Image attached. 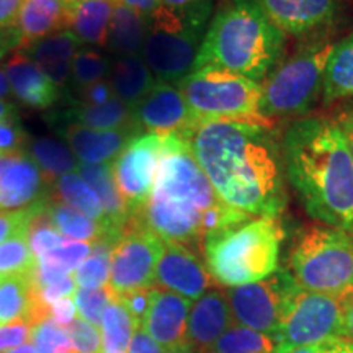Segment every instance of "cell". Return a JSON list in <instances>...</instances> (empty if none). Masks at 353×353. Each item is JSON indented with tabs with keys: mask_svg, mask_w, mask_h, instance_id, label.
<instances>
[{
	"mask_svg": "<svg viewBox=\"0 0 353 353\" xmlns=\"http://www.w3.org/2000/svg\"><path fill=\"white\" fill-rule=\"evenodd\" d=\"M350 97H353V33L335 44L322 82V100L325 105Z\"/></svg>",
	"mask_w": 353,
	"mask_h": 353,
	"instance_id": "30",
	"label": "cell"
},
{
	"mask_svg": "<svg viewBox=\"0 0 353 353\" xmlns=\"http://www.w3.org/2000/svg\"><path fill=\"white\" fill-rule=\"evenodd\" d=\"M164 353H196V352L193 350V348L190 347L187 342H185V343H180V345H176V347L167 348Z\"/></svg>",
	"mask_w": 353,
	"mask_h": 353,
	"instance_id": "58",
	"label": "cell"
},
{
	"mask_svg": "<svg viewBox=\"0 0 353 353\" xmlns=\"http://www.w3.org/2000/svg\"><path fill=\"white\" fill-rule=\"evenodd\" d=\"M128 353H164V348L159 345L151 335L145 334L143 327H139L132 337Z\"/></svg>",
	"mask_w": 353,
	"mask_h": 353,
	"instance_id": "50",
	"label": "cell"
},
{
	"mask_svg": "<svg viewBox=\"0 0 353 353\" xmlns=\"http://www.w3.org/2000/svg\"><path fill=\"white\" fill-rule=\"evenodd\" d=\"M118 0H72L69 30L81 43L107 46L110 21Z\"/></svg>",
	"mask_w": 353,
	"mask_h": 353,
	"instance_id": "26",
	"label": "cell"
},
{
	"mask_svg": "<svg viewBox=\"0 0 353 353\" xmlns=\"http://www.w3.org/2000/svg\"><path fill=\"white\" fill-rule=\"evenodd\" d=\"M342 307H343V330L345 337L353 341V290L341 294Z\"/></svg>",
	"mask_w": 353,
	"mask_h": 353,
	"instance_id": "53",
	"label": "cell"
},
{
	"mask_svg": "<svg viewBox=\"0 0 353 353\" xmlns=\"http://www.w3.org/2000/svg\"><path fill=\"white\" fill-rule=\"evenodd\" d=\"M44 203L43 205H39L37 211H34L33 218L30 221V226H28L30 247H32L34 257L37 259L50 254L51 250H54L56 247H59L65 241L63 234L57 231V228L51 223V219L48 218V214L44 213Z\"/></svg>",
	"mask_w": 353,
	"mask_h": 353,
	"instance_id": "39",
	"label": "cell"
},
{
	"mask_svg": "<svg viewBox=\"0 0 353 353\" xmlns=\"http://www.w3.org/2000/svg\"><path fill=\"white\" fill-rule=\"evenodd\" d=\"M290 273L299 288L324 294L353 290V234L311 224L303 228L290 252Z\"/></svg>",
	"mask_w": 353,
	"mask_h": 353,
	"instance_id": "6",
	"label": "cell"
},
{
	"mask_svg": "<svg viewBox=\"0 0 353 353\" xmlns=\"http://www.w3.org/2000/svg\"><path fill=\"white\" fill-rule=\"evenodd\" d=\"M176 87L193 117L201 121L257 123L272 128L273 121L260 113V83L218 68L192 70Z\"/></svg>",
	"mask_w": 353,
	"mask_h": 353,
	"instance_id": "8",
	"label": "cell"
},
{
	"mask_svg": "<svg viewBox=\"0 0 353 353\" xmlns=\"http://www.w3.org/2000/svg\"><path fill=\"white\" fill-rule=\"evenodd\" d=\"M335 123H337L339 128H341L343 138H345L348 151H350V157L353 161V105L345 110H342V112L335 117Z\"/></svg>",
	"mask_w": 353,
	"mask_h": 353,
	"instance_id": "52",
	"label": "cell"
},
{
	"mask_svg": "<svg viewBox=\"0 0 353 353\" xmlns=\"http://www.w3.org/2000/svg\"><path fill=\"white\" fill-rule=\"evenodd\" d=\"M72 299L76 303L79 317H82L88 324L99 327L101 324V317H103L105 309L108 307V304L113 299H117V296H114L108 286H103V288L95 290L77 288L76 293L72 294Z\"/></svg>",
	"mask_w": 353,
	"mask_h": 353,
	"instance_id": "41",
	"label": "cell"
},
{
	"mask_svg": "<svg viewBox=\"0 0 353 353\" xmlns=\"http://www.w3.org/2000/svg\"><path fill=\"white\" fill-rule=\"evenodd\" d=\"M296 286L290 272L278 270L255 283L228 288L234 324L275 337Z\"/></svg>",
	"mask_w": 353,
	"mask_h": 353,
	"instance_id": "11",
	"label": "cell"
},
{
	"mask_svg": "<svg viewBox=\"0 0 353 353\" xmlns=\"http://www.w3.org/2000/svg\"><path fill=\"white\" fill-rule=\"evenodd\" d=\"M231 325H234V319L226 291L211 288L192 304L187 343L196 353H206Z\"/></svg>",
	"mask_w": 353,
	"mask_h": 353,
	"instance_id": "19",
	"label": "cell"
},
{
	"mask_svg": "<svg viewBox=\"0 0 353 353\" xmlns=\"http://www.w3.org/2000/svg\"><path fill=\"white\" fill-rule=\"evenodd\" d=\"M13 113H17L15 105L10 103V101L0 100V120H3V118L8 117V114H13Z\"/></svg>",
	"mask_w": 353,
	"mask_h": 353,
	"instance_id": "57",
	"label": "cell"
},
{
	"mask_svg": "<svg viewBox=\"0 0 353 353\" xmlns=\"http://www.w3.org/2000/svg\"><path fill=\"white\" fill-rule=\"evenodd\" d=\"M211 2L203 0L192 7L188 23L180 30H149L143 59L157 81L179 83L195 65L198 51L210 20Z\"/></svg>",
	"mask_w": 353,
	"mask_h": 353,
	"instance_id": "10",
	"label": "cell"
},
{
	"mask_svg": "<svg viewBox=\"0 0 353 353\" xmlns=\"http://www.w3.org/2000/svg\"><path fill=\"white\" fill-rule=\"evenodd\" d=\"M100 327L103 353H128L132 337L141 324L117 298L105 309Z\"/></svg>",
	"mask_w": 353,
	"mask_h": 353,
	"instance_id": "33",
	"label": "cell"
},
{
	"mask_svg": "<svg viewBox=\"0 0 353 353\" xmlns=\"http://www.w3.org/2000/svg\"><path fill=\"white\" fill-rule=\"evenodd\" d=\"M65 118H68L70 123H76V125L94 128V130L101 131H139L134 123L132 108L128 107L125 101H121L118 97H114L113 100H110L108 103L103 105L76 103L68 113H65Z\"/></svg>",
	"mask_w": 353,
	"mask_h": 353,
	"instance_id": "29",
	"label": "cell"
},
{
	"mask_svg": "<svg viewBox=\"0 0 353 353\" xmlns=\"http://www.w3.org/2000/svg\"><path fill=\"white\" fill-rule=\"evenodd\" d=\"M164 143L165 134L139 132L110 164L131 218L144 208L151 196Z\"/></svg>",
	"mask_w": 353,
	"mask_h": 353,
	"instance_id": "13",
	"label": "cell"
},
{
	"mask_svg": "<svg viewBox=\"0 0 353 353\" xmlns=\"http://www.w3.org/2000/svg\"><path fill=\"white\" fill-rule=\"evenodd\" d=\"M72 0H23L15 30L20 44L17 50H26L39 39L69 30Z\"/></svg>",
	"mask_w": 353,
	"mask_h": 353,
	"instance_id": "21",
	"label": "cell"
},
{
	"mask_svg": "<svg viewBox=\"0 0 353 353\" xmlns=\"http://www.w3.org/2000/svg\"><path fill=\"white\" fill-rule=\"evenodd\" d=\"M276 353H353V341L348 337H332L312 345L290 348Z\"/></svg>",
	"mask_w": 353,
	"mask_h": 353,
	"instance_id": "46",
	"label": "cell"
},
{
	"mask_svg": "<svg viewBox=\"0 0 353 353\" xmlns=\"http://www.w3.org/2000/svg\"><path fill=\"white\" fill-rule=\"evenodd\" d=\"M33 306L32 278L8 276L0 281V327L15 321H30Z\"/></svg>",
	"mask_w": 353,
	"mask_h": 353,
	"instance_id": "34",
	"label": "cell"
},
{
	"mask_svg": "<svg viewBox=\"0 0 353 353\" xmlns=\"http://www.w3.org/2000/svg\"><path fill=\"white\" fill-rule=\"evenodd\" d=\"M13 97L12 88H10V82H8L6 68L0 65V100H10Z\"/></svg>",
	"mask_w": 353,
	"mask_h": 353,
	"instance_id": "55",
	"label": "cell"
},
{
	"mask_svg": "<svg viewBox=\"0 0 353 353\" xmlns=\"http://www.w3.org/2000/svg\"><path fill=\"white\" fill-rule=\"evenodd\" d=\"M286 179L312 219L353 234V161L335 120L294 121L281 139Z\"/></svg>",
	"mask_w": 353,
	"mask_h": 353,
	"instance_id": "3",
	"label": "cell"
},
{
	"mask_svg": "<svg viewBox=\"0 0 353 353\" xmlns=\"http://www.w3.org/2000/svg\"><path fill=\"white\" fill-rule=\"evenodd\" d=\"M275 350L276 343L270 335L234 324L206 353H273Z\"/></svg>",
	"mask_w": 353,
	"mask_h": 353,
	"instance_id": "37",
	"label": "cell"
},
{
	"mask_svg": "<svg viewBox=\"0 0 353 353\" xmlns=\"http://www.w3.org/2000/svg\"><path fill=\"white\" fill-rule=\"evenodd\" d=\"M165 7L174 8V10H183V8L195 6V3H200L203 0H161Z\"/></svg>",
	"mask_w": 353,
	"mask_h": 353,
	"instance_id": "56",
	"label": "cell"
},
{
	"mask_svg": "<svg viewBox=\"0 0 353 353\" xmlns=\"http://www.w3.org/2000/svg\"><path fill=\"white\" fill-rule=\"evenodd\" d=\"M50 192L51 185L28 152L0 156V211L34 208Z\"/></svg>",
	"mask_w": 353,
	"mask_h": 353,
	"instance_id": "15",
	"label": "cell"
},
{
	"mask_svg": "<svg viewBox=\"0 0 353 353\" xmlns=\"http://www.w3.org/2000/svg\"><path fill=\"white\" fill-rule=\"evenodd\" d=\"M156 285L193 303L211 290L213 278L205 262L192 249L175 242H164L156 268Z\"/></svg>",
	"mask_w": 353,
	"mask_h": 353,
	"instance_id": "16",
	"label": "cell"
},
{
	"mask_svg": "<svg viewBox=\"0 0 353 353\" xmlns=\"http://www.w3.org/2000/svg\"><path fill=\"white\" fill-rule=\"evenodd\" d=\"M132 114L141 132L185 134L198 125L176 83L162 81H157L152 90L132 108Z\"/></svg>",
	"mask_w": 353,
	"mask_h": 353,
	"instance_id": "14",
	"label": "cell"
},
{
	"mask_svg": "<svg viewBox=\"0 0 353 353\" xmlns=\"http://www.w3.org/2000/svg\"><path fill=\"white\" fill-rule=\"evenodd\" d=\"M0 281H2V278H0Z\"/></svg>",
	"mask_w": 353,
	"mask_h": 353,
	"instance_id": "60",
	"label": "cell"
},
{
	"mask_svg": "<svg viewBox=\"0 0 353 353\" xmlns=\"http://www.w3.org/2000/svg\"><path fill=\"white\" fill-rule=\"evenodd\" d=\"M26 144H28V139L21 128L19 114H8L3 120H0V156L25 152Z\"/></svg>",
	"mask_w": 353,
	"mask_h": 353,
	"instance_id": "43",
	"label": "cell"
},
{
	"mask_svg": "<svg viewBox=\"0 0 353 353\" xmlns=\"http://www.w3.org/2000/svg\"><path fill=\"white\" fill-rule=\"evenodd\" d=\"M117 241L103 239L92 244L88 257L79 265L72 273L77 288H103L110 281V263H112V250Z\"/></svg>",
	"mask_w": 353,
	"mask_h": 353,
	"instance_id": "35",
	"label": "cell"
},
{
	"mask_svg": "<svg viewBox=\"0 0 353 353\" xmlns=\"http://www.w3.org/2000/svg\"><path fill=\"white\" fill-rule=\"evenodd\" d=\"M136 134H139V131H101L76 123H69L64 130L65 144L79 164H112Z\"/></svg>",
	"mask_w": 353,
	"mask_h": 353,
	"instance_id": "22",
	"label": "cell"
},
{
	"mask_svg": "<svg viewBox=\"0 0 353 353\" xmlns=\"http://www.w3.org/2000/svg\"><path fill=\"white\" fill-rule=\"evenodd\" d=\"M252 216L228 206L193 157L182 134H165L164 151L148 203L131 223L148 229L162 242L203 250L206 236Z\"/></svg>",
	"mask_w": 353,
	"mask_h": 353,
	"instance_id": "2",
	"label": "cell"
},
{
	"mask_svg": "<svg viewBox=\"0 0 353 353\" xmlns=\"http://www.w3.org/2000/svg\"><path fill=\"white\" fill-rule=\"evenodd\" d=\"M283 237L280 216H252L205 237V265L226 288L255 283L278 272Z\"/></svg>",
	"mask_w": 353,
	"mask_h": 353,
	"instance_id": "5",
	"label": "cell"
},
{
	"mask_svg": "<svg viewBox=\"0 0 353 353\" xmlns=\"http://www.w3.org/2000/svg\"><path fill=\"white\" fill-rule=\"evenodd\" d=\"M332 337H345L342 298L296 286L273 337L276 343L275 353L312 345Z\"/></svg>",
	"mask_w": 353,
	"mask_h": 353,
	"instance_id": "9",
	"label": "cell"
},
{
	"mask_svg": "<svg viewBox=\"0 0 353 353\" xmlns=\"http://www.w3.org/2000/svg\"><path fill=\"white\" fill-rule=\"evenodd\" d=\"M149 33V23L143 15L131 10L118 2L110 21L107 46L110 52L117 56L141 54L145 38Z\"/></svg>",
	"mask_w": 353,
	"mask_h": 353,
	"instance_id": "28",
	"label": "cell"
},
{
	"mask_svg": "<svg viewBox=\"0 0 353 353\" xmlns=\"http://www.w3.org/2000/svg\"><path fill=\"white\" fill-rule=\"evenodd\" d=\"M32 329L33 324L26 319L2 325L0 327V353L15 350V348L30 342V339H32Z\"/></svg>",
	"mask_w": 353,
	"mask_h": 353,
	"instance_id": "44",
	"label": "cell"
},
{
	"mask_svg": "<svg viewBox=\"0 0 353 353\" xmlns=\"http://www.w3.org/2000/svg\"><path fill=\"white\" fill-rule=\"evenodd\" d=\"M25 151L34 159L50 185L61 175L79 169V161L69 145L50 136L28 139Z\"/></svg>",
	"mask_w": 353,
	"mask_h": 353,
	"instance_id": "32",
	"label": "cell"
},
{
	"mask_svg": "<svg viewBox=\"0 0 353 353\" xmlns=\"http://www.w3.org/2000/svg\"><path fill=\"white\" fill-rule=\"evenodd\" d=\"M110 70H112V61L107 56L101 54L100 51L92 50V48H79L74 56L69 85L77 94L92 83L107 81Z\"/></svg>",
	"mask_w": 353,
	"mask_h": 353,
	"instance_id": "38",
	"label": "cell"
},
{
	"mask_svg": "<svg viewBox=\"0 0 353 353\" xmlns=\"http://www.w3.org/2000/svg\"><path fill=\"white\" fill-rule=\"evenodd\" d=\"M37 267L28 241V228L21 229L10 239L0 244V278L8 276H30Z\"/></svg>",
	"mask_w": 353,
	"mask_h": 353,
	"instance_id": "36",
	"label": "cell"
},
{
	"mask_svg": "<svg viewBox=\"0 0 353 353\" xmlns=\"http://www.w3.org/2000/svg\"><path fill=\"white\" fill-rule=\"evenodd\" d=\"M108 81L112 82L118 99L125 101L128 107L134 108L152 90L157 79L148 68L143 56L126 54L117 56L112 61Z\"/></svg>",
	"mask_w": 353,
	"mask_h": 353,
	"instance_id": "25",
	"label": "cell"
},
{
	"mask_svg": "<svg viewBox=\"0 0 353 353\" xmlns=\"http://www.w3.org/2000/svg\"><path fill=\"white\" fill-rule=\"evenodd\" d=\"M50 198L59 203H64V205L70 206V208L81 211V213L88 216V218L105 224L112 231V228L108 226L105 211L101 208L99 196H97L94 188L82 179V175L79 172H69V174H64L59 179H56L51 185Z\"/></svg>",
	"mask_w": 353,
	"mask_h": 353,
	"instance_id": "31",
	"label": "cell"
},
{
	"mask_svg": "<svg viewBox=\"0 0 353 353\" xmlns=\"http://www.w3.org/2000/svg\"><path fill=\"white\" fill-rule=\"evenodd\" d=\"M79 46L81 41L74 37V33L70 30H64L39 39L23 51L57 88H63L70 82L74 56L79 51Z\"/></svg>",
	"mask_w": 353,
	"mask_h": 353,
	"instance_id": "23",
	"label": "cell"
},
{
	"mask_svg": "<svg viewBox=\"0 0 353 353\" xmlns=\"http://www.w3.org/2000/svg\"><path fill=\"white\" fill-rule=\"evenodd\" d=\"M77 316L76 303L72 298H64L51 304L50 307V319L57 322L59 325H68L74 321V317Z\"/></svg>",
	"mask_w": 353,
	"mask_h": 353,
	"instance_id": "49",
	"label": "cell"
},
{
	"mask_svg": "<svg viewBox=\"0 0 353 353\" xmlns=\"http://www.w3.org/2000/svg\"><path fill=\"white\" fill-rule=\"evenodd\" d=\"M21 2L23 0H0V32L15 28Z\"/></svg>",
	"mask_w": 353,
	"mask_h": 353,
	"instance_id": "51",
	"label": "cell"
},
{
	"mask_svg": "<svg viewBox=\"0 0 353 353\" xmlns=\"http://www.w3.org/2000/svg\"><path fill=\"white\" fill-rule=\"evenodd\" d=\"M334 48L329 39H317L280 61L260 83V113L272 121L306 114L322 94L325 65Z\"/></svg>",
	"mask_w": 353,
	"mask_h": 353,
	"instance_id": "7",
	"label": "cell"
},
{
	"mask_svg": "<svg viewBox=\"0 0 353 353\" xmlns=\"http://www.w3.org/2000/svg\"><path fill=\"white\" fill-rule=\"evenodd\" d=\"M267 19L283 34L303 37L330 25L339 0H257Z\"/></svg>",
	"mask_w": 353,
	"mask_h": 353,
	"instance_id": "18",
	"label": "cell"
},
{
	"mask_svg": "<svg viewBox=\"0 0 353 353\" xmlns=\"http://www.w3.org/2000/svg\"><path fill=\"white\" fill-rule=\"evenodd\" d=\"M20 44L19 32L15 28H8L0 32V59L7 56L8 51L17 50Z\"/></svg>",
	"mask_w": 353,
	"mask_h": 353,
	"instance_id": "54",
	"label": "cell"
},
{
	"mask_svg": "<svg viewBox=\"0 0 353 353\" xmlns=\"http://www.w3.org/2000/svg\"><path fill=\"white\" fill-rule=\"evenodd\" d=\"M12 94L17 100L34 110H46L59 100V88L34 64L25 51L15 50L3 64Z\"/></svg>",
	"mask_w": 353,
	"mask_h": 353,
	"instance_id": "20",
	"label": "cell"
},
{
	"mask_svg": "<svg viewBox=\"0 0 353 353\" xmlns=\"http://www.w3.org/2000/svg\"><path fill=\"white\" fill-rule=\"evenodd\" d=\"M77 103H87V105H103L108 103L110 100H113L117 94H114L112 82L108 81H100L97 83H92L85 88H82L81 92H77Z\"/></svg>",
	"mask_w": 353,
	"mask_h": 353,
	"instance_id": "47",
	"label": "cell"
},
{
	"mask_svg": "<svg viewBox=\"0 0 353 353\" xmlns=\"http://www.w3.org/2000/svg\"><path fill=\"white\" fill-rule=\"evenodd\" d=\"M182 136L228 206L249 216L283 213L288 201L283 152L270 128L201 121Z\"/></svg>",
	"mask_w": 353,
	"mask_h": 353,
	"instance_id": "1",
	"label": "cell"
},
{
	"mask_svg": "<svg viewBox=\"0 0 353 353\" xmlns=\"http://www.w3.org/2000/svg\"><path fill=\"white\" fill-rule=\"evenodd\" d=\"M7 353H12V350H10V352H7Z\"/></svg>",
	"mask_w": 353,
	"mask_h": 353,
	"instance_id": "59",
	"label": "cell"
},
{
	"mask_svg": "<svg viewBox=\"0 0 353 353\" xmlns=\"http://www.w3.org/2000/svg\"><path fill=\"white\" fill-rule=\"evenodd\" d=\"M118 2L126 6L128 8H131V10L138 12L139 15H143L149 25L164 19L170 10L161 0H118Z\"/></svg>",
	"mask_w": 353,
	"mask_h": 353,
	"instance_id": "48",
	"label": "cell"
},
{
	"mask_svg": "<svg viewBox=\"0 0 353 353\" xmlns=\"http://www.w3.org/2000/svg\"><path fill=\"white\" fill-rule=\"evenodd\" d=\"M38 206L20 211H2V213H0V244L6 242L7 239H10L12 236H15V234L20 232L21 229L28 228L30 221H32Z\"/></svg>",
	"mask_w": 353,
	"mask_h": 353,
	"instance_id": "45",
	"label": "cell"
},
{
	"mask_svg": "<svg viewBox=\"0 0 353 353\" xmlns=\"http://www.w3.org/2000/svg\"><path fill=\"white\" fill-rule=\"evenodd\" d=\"M82 179L94 188L99 196L101 208L107 216L108 226L113 232L121 236L131 219V213L123 200L117 180H114L112 165L110 164H79L77 169Z\"/></svg>",
	"mask_w": 353,
	"mask_h": 353,
	"instance_id": "24",
	"label": "cell"
},
{
	"mask_svg": "<svg viewBox=\"0 0 353 353\" xmlns=\"http://www.w3.org/2000/svg\"><path fill=\"white\" fill-rule=\"evenodd\" d=\"M283 51L285 34L257 0H224L206 28L193 70L218 68L262 83Z\"/></svg>",
	"mask_w": 353,
	"mask_h": 353,
	"instance_id": "4",
	"label": "cell"
},
{
	"mask_svg": "<svg viewBox=\"0 0 353 353\" xmlns=\"http://www.w3.org/2000/svg\"><path fill=\"white\" fill-rule=\"evenodd\" d=\"M30 342L38 353H76L68 329L50 317L33 325Z\"/></svg>",
	"mask_w": 353,
	"mask_h": 353,
	"instance_id": "40",
	"label": "cell"
},
{
	"mask_svg": "<svg viewBox=\"0 0 353 353\" xmlns=\"http://www.w3.org/2000/svg\"><path fill=\"white\" fill-rule=\"evenodd\" d=\"M192 304L190 299L180 294L152 286L141 327L164 350L185 343Z\"/></svg>",
	"mask_w": 353,
	"mask_h": 353,
	"instance_id": "17",
	"label": "cell"
},
{
	"mask_svg": "<svg viewBox=\"0 0 353 353\" xmlns=\"http://www.w3.org/2000/svg\"><path fill=\"white\" fill-rule=\"evenodd\" d=\"M44 213L57 228V231L63 234L64 239L94 244V242L103 239L117 241L120 237L110 231L105 224L88 218L81 211L70 208L64 203L52 200V198H48V201L44 203Z\"/></svg>",
	"mask_w": 353,
	"mask_h": 353,
	"instance_id": "27",
	"label": "cell"
},
{
	"mask_svg": "<svg viewBox=\"0 0 353 353\" xmlns=\"http://www.w3.org/2000/svg\"><path fill=\"white\" fill-rule=\"evenodd\" d=\"M162 242L156 234L128 223L114 242L110 263L108 288L117 298L156 285V268L161 259Z\"/></svg>",
	"mask_w": 353,
	"mask_h": 353,
	"instance_id": "12",
	"label": "cell"
},
{
	"mask_svg": "<svg viewBox=\"0 0 353 353\" xmlns=\"http://www.w3.org/2000/svg\"><path fill=\"white\" fill-rule=\"evenodd\" d=\"M68 332L72 341L74 350L76 353H101V332L99 327L88 324L82 317L76 316L70 324L65 325Z\"/></svg>",
	"mask_w": 353,
	"mask_h": 353,
	"instance_id": "42",
	"label": "cell"
}]
</instances>
